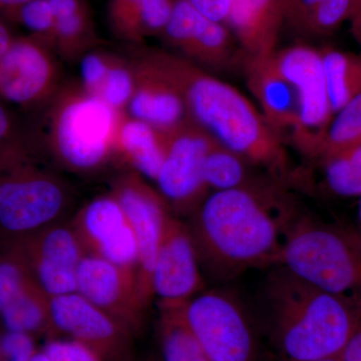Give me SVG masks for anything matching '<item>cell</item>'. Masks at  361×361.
Listing matches in <instances>:
<instances>
[{
	"mask_svg": "<svg viewBox=\"0 0 361 361\" xmlns=\"http://www.w3.org/2000/svg\"><path fill=\"white\" fill-rule=\"evenodd\" d=\"M297 217L274 188L256 183L207 195L188 224L200 263L229 279L252 268L275 267Z\"/></svg>",
	"mask_w": 361,
	"mask_h": 361,
	"instance_id": "1",
	"label": "cell"
},
{
	"mask_svg": "<svg viewBox=\"0 0 361 361\" xmlns=\"http://www.w3.org/2000/svg\"><path fill=\"white\" fill-rule=\"evenodd\" d=\"M174 84L190 118L223 146L274 180L289 176V158L281 137L238 90L177 54L141 49Z\"/></svg>",
	"mask_w": 361,
	"mask_h": 361,
	"instance_id": "2",
	"label": "cell"
},
{
	"mask_svg": "<svg viewBox=\"0 0 361 361\" xmlns=\"http://www.w3.org/2000/svg\"><path fill=\"white\" fill-rule=\"evenodd\" d=\"M261 288L263 329L279 361L338 357L361 319V297L336 295L275 266Z\"/></svg>",
	"mask_w": 361,
	"mask_h": 361,
	"instance_id": "3",
	"label": "cell"
},
{
	"mask_svg": "<svg viewBox=\"0 0 361 361\" xmlns=\"http://www.w3.org/2000/svg\"><path fill=\"white\" fill-rule=\"evenodd\" d=\"M49 106L47 145L65 167L92 172L116 155L118 126L126 113L80 85L61 87Z\"/></svg>",
	"mask_w": 361,
	"mask_h": 361,
	"instance_id": "4",
	"label": "cell"
},
{
	"mask_svg": "<svg viewBox=\"0 0 361 361\" xmlns=\"http://www.w3.org/2000/svg\"><path fill=\"white\" fill-rule=\"evenodd\" d=\"M277 266L322 290L361 297V255L345 228L297 216Z\"/></svg>",
	"mask_w": 361,
	"mask_h": 361,
	"instance_id": "5",
	"label": "cell"
},
{
	"mask_svg": "<svg viewBox=\"0 0 361 361\" xmlns=\"http://www.w3.org/2000/svg\"><path fill=\"white\" fill-rule=\"evenodd\" d=\"M68 204L63 180L40 167L28 145L0 160V233L6 239L58 222Z\"/></svg>",
	"mask_w": 361,
	"mask_h": 361,
	"instance_id": "6",
	"label": "cell"
},
{
	"mask_svg": "<svg viewBox=\"0 0 361 361\" xmlns=\"http://www.w3.org/2000/svg\"><path fill=\"white\" fill-rule=\"evenodd\" d=\"M210 361H261V329L237 294L203 290L180 307Z\"/></svg>",
	"mask_w": 361,
	"mask_h": 361,
	"instance_id": "7",
	"label": "cell"
},
{
	"mask_svg": "<svg viewBox=\"0 0 361 361\" xmlns=\"http://www.w3.org/2000/svg\"><path fill=\"white\" fill-rule=\"evenodd\" d=\"M278 70L295 90L299 127L293 144L305 155L318 158L323 137L332 120L322 52L296 45L273 56Z\"/></svg>",
	"mask_w": 361,
	"mask_h": 361,
	"instance_id": "8",
	"label": "cell"
},
{
	"mask_svg": "<svg viewBox=\"0 0 361 361\" xmlns=\"http://www.w3.org/2000/svg\"><path fill=\"white\" fill-rule=\"evenodd\" d=\"M111 193L122 206L134 233L137 247V295L147 310L154 299L152 274L171 209L160 192L147 184L137 172L120 176Z\"/></svg>",
	"mask_w": 361,
	"mask_h": 361,
	"instance_id": "9",
	"label": "cell"
},
{
	"mask_svg": "<svg viewBox=\"0 0 361 361\" xmlns=\"http://www.w3.org/2000/svg\"><path fill=\"white\" fill-rule=\"evenodd\" d=\"M4 246L27 267L51 298L77 292L78 266L85 252L71 224L54 223L6 239Z\"/></svg>",
	"mask_w": 361,
	"mask_h": 361,
	"instance_id": "10",
	"label": "cell"
},
{
	"mask_svg": "<svg viewBox=\"0 0 361 361\" xmlns=\"http://www.w3.org/2000/svg\"><path fill=\"white\" fill-rule=\"evenodd\" d=\"M167 133L166 155L156 180L158 191L170 208L191 215L208 195L204 161L215 139L192 120Z\"/></svg>",
	"mask_w": 361,
	"mask_h": 361,
	"instance_id": "11",
	"label": "cell"
},
{
	"mask_svg": "<svg viewBox=\"0 0 361 361\" xmlns=\"http://www.w3.org/2000/svg\"><path fill=\"white\" fill-rule=\"evenodd\" d=\"M56 52L37 37L13 39L0 59V99L21 108L51 103L61 89Z\"/></svg>",
	"mask_w": 361,
	"mask_h": 361,
	"instance_id": "12",
	"label": "cell"
},
{
	"mask_svg": "<svg viewBox=\"0 0 361 361\" xmlns=\"http://www.w3.org/2000/svg\"><path fill=\"white\" fill-rule=\"evenodd\" d=\"M200 264L188 225L171 215L151 280L160 310L179 308L204 290Z\"/></svg>",
	"mask_w": 361,
	"mask_h": 361,
	"instance_id": "13",
	"label": "cell"
},
{
	"mask_svg": "<svg viewBox=\"0 0 361 361\" xmlns=\"http://www.w3.org/2000/svg\"><path fill=\"white\" fill-rule=\"evenodd\" d=\"M85 254L97 256L137 279V247L125 211L113 194L85 204L71 222Z\"/></svg>",
	"mask_w": 361,
	"mask_h": 361,
	"instance_id": "14",
	"label": "cell"
},
{
	"mask_svg": "<svg viewBox=\"0 0 361 361\" xmlns=\"http://www.w3.org/2000/svg\"><path fill=\"white\" fill-rule=\"evenodd\" d=\"M54 331L68 334L106 361H128L132 332L78 292L51 297Z\"/></svg>",
	"mask_w": 361,
	"mask_h": 361,
	"instance_id": "15",
	"label": "cell"
},
{
	"mask_svg": "<svg viewBox=\"0 0 361 361\" xmlns=\"http://www.w3.org/2000/svg\"><path fill=\"white\" fill-rule=\"evenodd\" d=\"M161 35L177 54L207 71H224L235 63L236 49L229 28L202 16L188 0H174Z\"/></svg>",
	"mask_w": 361,
	"mask_h": 361,
	"instance_id": "16",
	"label": "cell"
},
{
	"mask_svg": "<svg viewBox=\"0 0 361 361\" xmlns=\"http://www.w3.org/2000/svg\"><path fill=\"white\" fill-rule=\"evenodd\" d=\"M0 319L4 329L32 336L54 332L51 297L6 247L0 249Z\"/></svg>",
	"mask_w": 361,
	"mask_h": 361,
	"instance_id": "17",
	"label": "cell"
},
{
	"mask_svg": "<svg viewBox=\"0 0 361 361\" xmlns=\"http://www.w3.org/2000/svg\"><path fill=\"white\" fill-rule=\"evenodd\" d=\"M77 292L132 334L141 329L147 310L137 295V279L126 271L85 254L78 266Z\"/></svg>",
	"mask_w": 361,
	"mask_h": 361,
	"instance_id": "18",
	"label": "cell"
},
{
	"mask_svg": "<svg viewBox=\"0 0 361 361\" xmlns=\"http://www.w3.org/2000/svg\"><path fill=\"white\" fill-rule=\"evenodd\" d=\"M135 89L126 113L164 132L191 120L182 94L156 65L135 49L130 58Z\"/></svg>",
	"mask_w": 361,
	"mask_h": 361,
	"instance_id": "19",
	"label": "cell"
},
{
	"mask_svg": "<svg viewBox=\"0 0 361 361\" xmlns=\"http://www.w3.org/2000/svg\"><path fill=\"white\" fill-rule=\"evenodd\" d=\"M247 85L257 99L265 122L282 139L291 141L299 127L298 103L294 87L278 70L274 58L246 56L243 61Z\"/></svg>",
	"mask_w": 361,
	"mask_h": 361,
	"instance_id": "20",
	"label": "cell"
},
{
	"mask_svg": "<svg viewBox=\"0 0 361 361\" xmlns=\"http://www.w3.org/2000/svg\"><path fill=\"white\" fill-rule=\"evenodd\" d=\"M284 23L278 0H234L225 25L230 26L246 56L270 58L276 54Z\"/></svg>",
	"mask_w": 361,
	"mask_h": 361,
	"instance_id": "21",
	"label": "cell"
},
{
	"mask_svg": "<svg viewBox=\"0 0 361 361\" xmlns=\"http://www.w3.org/2000/svg\"><path fill=\"white\" fill-rule=\"evenodd\" d=\"M167 142V132L126 113L118 126L116 155L122 157L145 179L156 182Z\"/></svg>",
	"mask_w": 361,
	"mask_h": 361,
	"instance_id": "22",
	"label": "cell"
},
{
	"mask_svg": "<svg viewBox=\"0 0 361 361\" xmlns=\"http://www.w3.org/2000/svg\"><path fill=\"white\" fill-rule=\"evenodd\" d=\"M174 0H109L108 20L118 39L133 45L163 32Z\"/></svg>",
	"mask_w": 361,
	"mask_h": 361,
	"instance_id": "23",
	"label": "cell"
},
{
	"mask_svg": "<svg viewBox=\"0 0 361 361\" xmlns=\"http://www.w3.org/2000/svg\"><path fill=\"white\" fill-rule=\"evenodd\" d=\"M56 25L54 49L66 61H78L94 49L97 39L85 0H49Z\"/></svg>",
	"mask_w": 361,
	"mask_h": 361,
	"instance_id": "24",
	"label": "cell"
},
{
	"mask_svg": "<svg viewBox=\"0 0 361 361\" xmlns=\"http://www.w3.org/2000/svg\"><path fill=\"white\" fill-rule=\"evenodd\" d=\"M353 9V0H288L284 21L297 32L308 35H329L336 32Z\"/></svg>",
	"mask_w": 361,
	"mask_h": 361,
	"instance_id": "25",
	"label": "cell"
},
{
	"mask_svg": "<svg viewBox=\"0 0 361 361\" xmlns=\"http://www.w3.org/2000/svg\"><path fill=\"white\" fill-rule=\"evenodd\" d=\"M320 52L330 106L334 115L361 94V56L336 49Z\"/></svg>",
	"mask_w": 361,
	"mask_h": 361,
	"instance_id": "26",
	"label": "cell"
},
{
	"mask_svg": "<svg viewBox=\"0 0 361 361\" xmlns=\"http://www.w3.org/2000/svg\"><path fill=\"white\" fill-rule=\"evenodd\" d=\"M161 361H210L189 329L179 308L160 310Z\"/></svg>",
	"mask_w": 361,
	"mask_h": 361,
	"instance_id": "27",
	"label": "cell"
},
{
	"mask_svg": "<svg viewBox=\"0 0 361 361\" xmlns=\"http://www.w3.org/2000/svg\"><path fill=\"white\" fill-rule=\"evenodd\" d=\"M251 165L238 154L214 141L204 161V180L208 190L224 191L256 184L249 178Z\"/></svg>",
	"mask_w": 361,
	"mask_h": 361,
	"instance_id": "28",
	"label": "cell"
},
{
	"mask_svg": "<svg viewBox=\"0 0 361 361\" xmlns=\"http://www.w3.org/2000/svg\"><path fill=\"white\" fill-rule=\"evenodd\" d=\"M361 145V94L351 99L331 120L323 137L318 158H329Z\"/></svg>",
	"mask_w": 361,
	"mask_h": 361,
	"instance_id": "29",
	"label": "cell"
},
{
	"mask_svg": "<svg viewBox=\"0 0 361 361\" xmlns=\"http://www.w3.org/2000/svg\"><path fill=\"white\" fill-rule=\"evenodd\" d=\"M322 161L331 192L342 197H361V145Z\"/></svg>",
	"mask_w": 361,
	"mask_h": 361,
	"instance_id": "30",
	"label": "cell"
},
{
	"mask_svg": "<svg viewBox=\"0 0 361 361\" xmlns=\"http://www.w3.org/2000/svg\"><path fill=\"white\" fill-rule=\"evenodd\" d=\"M135 80L130 59L114 54L108 73L97 97L121 113H126L133 94Z\"/></svg>",
	"mask_w": 361,
	"mask_h": 361,
	"instance_id": "31",
	"label": "cell"
},
{
	"mask_svg": "<svg viewBox=\"0 0 361 361\" xmlns=\"http://www.w3.org/2000/svg\"><path fill=\"white\" fill-rule=\"evenodd\" d=\"M7 13L30 30L32 37L42 39L54 49L56 18L49 0H32Z\"/></svg>",
	"mask_w": 361,
	"mask_h": 361,
	"instance_id": "32",
	"label": "cell"
},
{
	"mask_svg": "<svg viewBox=\"0 0 361 361\" xmlns=\"http://www.w3.org/2000/svg\"><path fill=\"white\" fill-rule=\"evenodd\" d=\"M114 54L90 49L80 59V85L90 94L97 96L110 68Z\"/></svg>",
	"mask_w": 361,
	"mask_h": 361,
	"instance_id": "33",
	"label": "cell"
},
{
	"mask_svg": "<svg viewBox=\"0 0 361 361\" xmlns=\"http://www.w3.org/2000/svg\"><path fill=\"white\" fill-rule=\"evenodd\" d=\"M35 353L32 336L6 329L0 331V361H30Z\"/></svg>",
	"mask_w": 361,
	"mask_h": 361,
	"instance_id": "34",
	"label": "cell"
},
{
	"mask_svg": "<svg viewBox=\"0 0 361 361\" xmlns=\"http://www.w3.org/2000/svg\"><path fill=\"white\" fill-rule=\"evenodd\" d=\"M44 353L51 361H106L99 353L77 341H49Z\"/></svg>",
	"mask_w": 361,
	"mask_h": 361,
	"instance_id": "35",
	"label": "cell"
},
{
	"mask_svg": "<svg viewBox=\"0 0 361 361\" xmlns=\"http://www.w3.org/2000/svg\"><path fill=\"white\" fill-rule=\"evenodd\" d=\"M25 145L13 116L0 103V159Z\"/></svg>",
	"mask_w": 361,
	"mask_h": 361,
	"instance_id": "36",
	"label": "cell"
},
{
	"mask_svg": "<svg viewBox=\"0 0 361 361\" xmlns=\"http://www.w3.org/2000/svg\"><path fill=\"white\" fill-rule=\"evenodd\" d=\"M202 16L225 25L234 0H188Z\"/></svg>",
	"mask_w": 361,
	"mask_h": 361,
	"instance_id": "37",
	"label": "cell"
},
{
	"mask_svg": "<svg viewBox=\"0 0 361 361\" xmlns=\"http://www.w3.org/2000/svg\"><path fill=\"white\" fill-rule=\"evenodd\" d=\"M338 358L341 361H361V319Z\"/></svg>",
	"mask_w": 361,
	"mask_h": 361,
	"instance_id": "38",
	"label": "cell"
},
{
	"mask_svg": "<svg viewBox=\"0 0 361 361\" xmlns=\"http://www.w3.org/2000/svg\"><path fill=\"white\" fill-rule=\"evenodd\" d=\"M349 20L351 21L353 32L357 39L361 33V0H353V9Z\"/></svg>",
	"mask_w": 361,
	"mask_h": 361,
	"instance_id": "39",
	"label": "cell"
},
{
	"mask_svg": "<svg viewBox=\"0 0 361 361\" xmlns=\"http://www.w3.org/2000/svg\"><path fill=\"white\" fill-rule=\"evenodd\" d=\"M13 39L6 26L0 23V59L6 54Z\"/></svg>",
	"mask_w": 361,
	"mask_h": 361,
	"instance_id": "40",
	"label": "cell"
},
{
	"mask_svg": "<svg viewBox=\"0 0 361 361\" xmlns=\"http://www.w3.org/2000/svg\"><path fill=\"white\" fill-rule=\"evenodd\" d=\"M30 1L32 0H0V8L4 9L7 13Z\"/></svg>",
	"mask_w": 361,
	"mask_h": 361,
	"instance_id": "41",
	"label": "cell"
},
{
	"mask_svg": "<svg viewBox=\"0 0 361 361\" xmlns=\"http://www.w3.org/2000/svg\"><path fill=\"white\" fill-rule=\"evenodd\" d=\"M346 231H348L349 237L353 240V243L357 247L361 255V232L357 229H346Z\"/></svg>",
	"mask_w": 361,
	"mask_h": 361,
	"instance_id": "42",
	"label": "cell"
},
{
	"mask_svg": "<svg viewBox=\"0 0 361 361\" xmlns=\"http://www.w3.org/2000/svg\"><path fill=\"white\" fill-rule=\"evenodd\" d=\"M30 361H51L49 360V356L45 355L44 351H40V353H35V355L32 356V360Z\"/></svg>",
	"mask_w": 361,
	"mask_h": 361,
	"instance_id": "43",
	"label": "cell"
},
{
	"mask_svg": "<svg viewBox=\"0 0 361 361\" xmlns=\"http://www.w3.org/2000/svg\"><path fill=\"white\" fill-rule=\"evenodd\" d=\"M358 222H360V231L361 232V197L360 204H358Z\"/></svg>",
	"mask_w": 361,
	"mask_h": 361,
	"instance_id": "44",
	"label": "cell"
},
{
	"mask_svg": "<svg viewBox=\"0 0 361 361\" xmlns=\"http://www.w3.org/2000/svg\"><path fill=\"white\" fill-rule=\"evenodd\" d=\"M278 1H279V4H281L282 9H283L285 4L288 2V0H278Z\"/></svg>",
	"mask_w": 361,
	"mask_h": 361,
	"instance_id": "45",
	"label": "cell"
},
{
	"mask_svg": "<svg viewBox=\"0 0 361 361\" xmlns=\"http://www.w3.org/2000/svg\"><path fill=\"white\" fill-rule=\"evenodd\" d=\"M318 361H341L338 357L327 358V360H322Z\"/></svg>",
	"mask_w": 361,
	"mask_h": 361,
	"instance_id": "46",
	"label": "cell"
},
{
	"mask_svg": "<svg viewBox=\"0 0 361 361\" xmlns=\"http://www.w3.org/2000/svg\"><path fill=\"white\" fill-rule=\"evenodd\" d=\"M357 40H358V42H360V44H361V33H360V37H358Z\"/></svg>",
	"mask_w": 361,
	"mask_h": 361,
	"instance_id": "47",
	"label": "cell"
}]
</instances>
